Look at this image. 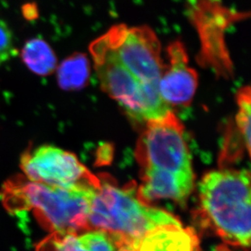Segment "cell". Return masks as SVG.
I'll return each mask as SVG.
<instances>
[{
  "instance_id": "obj_1",
  "label": "cell",
  "mask_w": 251,
  "mask_h": 251,
  "mask_svg": "<svg viewBox=\"0 0 251 251\" xmlns=\"http://www.w3.org/2000/svg\"><path fill=\"white\" fill-rule=\"evenodd\" d=\"M185 128L173 111L146 122L137 145L140 167V199L146 203L158 200L183 202L192 192L195 174Z\"/></svg>"
},
{
  "instance_id": "obj_2",
  "label": "cell",
  "mask_w": 251,
  "mask_h": 251,
  "mask_svg": "<svg viewBox=\"0 0 251 251\" xmlns=\"http://www.w3.org/2000/svg\"><path fill=\"white\" fill-rule=\"evenodd\" d=\"M95 190L55 187L17 175L3 183L0 199L12 215L32 211L50 233H81L90 230L88 216Z\"/></svg>"
},
{
  "instance_id": "obj_3",
  "label": "cell",
  "mask_w": 251,
  "mask_h": 251,
  "mask_svg": "<svg viewBox=\"0 0 251 251\" xmlns=\"http://www.w3.org/2000/svg\"><path fill=\"white\" fill-rule=\"evenodd\" d=\"M198 216L201 226L232 247L251 246V174L221 168L204 176L199 186Z\"/></svg>"
},
{
  "instance_id": "obj_4",
  "label": "cell",
  "mask_w": 251,
  "mask_h": 251,
  "mask_svg": "<svg viewBox=\"0 0 251 251\" xmlns=\"http://www.w3.org/2000/svg\"><path fill=\"white\" fill-rule=\"evenodd\" d=\"M88 223L90 230L106 232L118 244H134L162 226L181 225L168 211L142 201L135 187L120 188L107 179L93 195Z\"/></svg>"
},
{
  "instance_id": "obj_5",
  "label": "cell",
  "mask_w": 251,
  "mask_h": 251,
  "mask_svg": "<svg viewBox=\"0 0 251 251\" xmlns=\"http://www.w3.org/2000/svg\"><path fill=\"white\" fill-rule=\"evenodd\" d=\"M89 49L102 90L131 117L147 122L170 111L160 96L159 86L138 81L117 59L104 35L90 43Z\"/></svg>"
},
{
  "instance_id": "obj_6",
  "label": "cell",
  "mask_w": 251,
  "mask_h": 251,
  "mask_svg": "<svg viewBox=\"0 0 251 251\" xmlns=\"http://www.w3.org/2000/svg\"><path fill=\"white\" fill-rule=\"evenodd\" d=\"M20 166L28 180L55 187L97 190L101 180L71 152L52 145L31 146L21 156Z\"/></svg>"
},
{
  "instance_id": "obj_7",
  "label": "cell",
  "mask_w": 251,
  "mask_h": 251,
  "mask_svg": "<svg viewBox=\"0 0 251 251\" xmlns=\"http://www.w3.org/2000/svg\"><path fill=\"white\" fill-rule=\"evenodd\" d=\"M121 64L143 84L159 86L165 66L159 38L150 27L114 25L104 34Z\"/></svg>"
},
{
  "instance_id": "obj_8",
  "label": "cell",
  "mask_w": 251,
  "mask_h": 251,
  "mask_svg": "<svg viewBox=\"0 0 251 251\" xmlns=\"http://www.w3.org/2000/svg\"><path fill=\"white\" fill-rule=\"evenodd\" d=\"M168 55L169 64L159 79V94L168 106L187 107L196 92L198 74L189 65L187 52L180 41L168 46Z\"/></svg>"
},
{
  "instance_id": "obj_9",
  "label": "cell",
  "mask_w": 251,
  "mask_h": 251,
  "mask_svg": "<svg viewBox=\"0 0 251 251\" xmlns=\"http://www.w3.org/2000/svg\"><path fill=\"white\" fill-rule=\"evenodd\" d=\"M112 236L100 230L81 233L52 232L42 240L36 251H118Z\"/></svg>"
},
{
  "instance_id": "obj_10",
  "label": "cell",
  "mask_w": 251,
  "mask_h": 251,
  "mask_svg": "<svg viewBox=\"0 0 251 251\" xmlns=\"http://www.w3.org/2000/svg\"><path fill=\"white\" fill-rule=\"evenodd\" d=\"M135 251H200L195 230L165 225L152 230L134 245Z\"/></svg>"
},
{
  "instance_id": "obj_11",
  "label": "cell",
  "mask_w": 251,
  "mask_h": 251,
  "mask_svg": "<svg viewBox=\"0 0 251 251\" xmlns=\"http://www.w3.org/2000/svg\"><path fill=\"white\" fill-rule=\"evenodd\" d=\"M90 77V60L83 53H74L67 57L57 69V82L65 91L82 90L87 86Z\"/></svg>"
},
{
  "instance_id": "obj_12",
  "label": "cell",
  "mask_w": 251,
  "mask_h": 251,
  "mask_svg": "<svg viewBox=\"0 0 251 251\" xmlns=\"http://www.w3.org/2000/svg\"><path fill=\"white\" fill-rule=\"evenodd\" d=\"M22 61L33 74L46 76L56 69L57 57L49 43L41 38H31L21 51Z\"/></svg>"
},
{
  "instance_id": "obj_13",
  "label": "cell",
  "mask_w": 251,
  "mask_h": 251,
  "mask_svg": "<svg viewBox=\"0 0 251 251\" xmlns=\"http://www.w3.org/2000/svg\"><path fill=\"white\" fill-rule=\"evenodd\" d=\"M16 53L14 37L8 25L0 19V66Z\"/></svg>"
},
{
  "instance_id": "obj_14",
  "label": "cell",
  "mask_w": 251,
  "mask_h": 251,
  "mask_svg": "<svg viewBox=\"0 0 251 251\" xmlns=\"http://www.w3.org/2000/svg\"><path fill=\"white\" fill-rule=\"evenodd\" d=\"M22 12L25 19L28 22L36 21L39 17L38 5L34 2L25 3L22 7Z\"/></svg>"
}]
</instances>
